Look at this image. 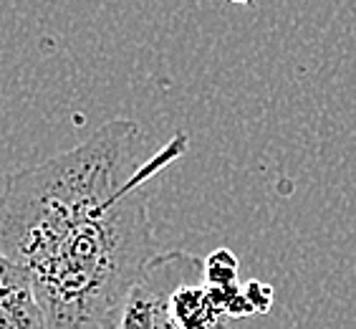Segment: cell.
Listing matches in <instances>:
<instances>
[{"mask_svg": "<svg viewBox=\"0 0 356 329\" xmlns=\"http://www.w3.org/2000/svg\"><path fill=\"white\" fill-rule=\"evenodd\" d=\"M185 150L179 132L142 158V127L114 117L86 142L8 175L0 251L31 279L48 329H114L124 296L159 254L147 183Z\"/></svg>", "mask_w": 356, "mask_h": 329, "instance_id": "obj_1", "label": "cell"}, {"mask_svg": "<svg viewBox=\"0 0 356 329\" xmlns=\"http://www.w3.org/2000/svg\"><path fill=\"white\" fill-rule=\"evenodd\" d=\"M195 279H205V259L187 251L157 254L124 296L114 329H177L170 316V299Z\"/></svg>", "mask_w": 356, "mask_h": 329, "instance_id": "obj_2", "label": "cell"}, {"mask_svg": "<svg viewBox=\"0 0 356 329\" xmlns=\"http://www.w3.org/2000/svg\"><path fill=\"white\" fill-rule=\"evenodd\" d=\"M0 329H48L35 289L21 266L0 251Z\"/></svg>", "mask_w": 356, "mask_h": 329, "instance_id": "obj_3", "label": "cell"}, {"mask_svg": "<svg viewBox=\"0 0 356 329\" xmlns=\"http://www.w3.org/2000/svg\"><path fill=\"white\" fill-rule=\"evenodd\" d=\"M170 316L177 329H225L230 322L213 302L205 279L182 284L172 294Z\"/></svg>", "mask_w": 356, "mask_h": 329, "instance_id": "obj_4", "label": "cell"}, {"mask_svg": "<svg viewBox=\"0 0 356 329\" xmlns=\"http://www.w3.org/2000/svg\"><path fill=\"white\" fill-rule=\"evenodd\" d=\"M240 263L238 256L227 248H218L205 259V284L210 286H238Z\"/></svg>", "mask_w": 356, "mask_h": 329, "instance_id": "obj_5", "label": "cell"}, {"mask_svg": "<svg viewBox=\"0 0 356 329\" xmlns=\"http://www.w3.org/2000/svg\"><path fill=\"white\" fill-rule=\"evenodd\" d=\"M243 294H245L248 304L253 307L255 314H268L270 307H273L275 291H273V286L266 282H248L245 286H243Z\"/></svg>", "mask_w": 356, "mask_h": 329, "instance_id": "obj_6", "label": "cell"}, {"mask_svg": "<svg viewBox=\"0 0 356 329\" xmlns=\"http://www.w3.org/2000/svg\"><path fill=\"white\" fill-rule=\"evenodd\" d=\"M227 3H233V6H250L253 0H227Z\"/></svg>", "mask_w": 356, "mask_h": 329, "instance_id": "obj_7", "label": "cell"}]
</instances>
